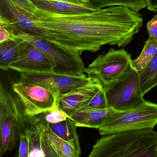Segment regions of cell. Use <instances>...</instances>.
Here are the masks:
<instances>
[{"mask_svg": "<svg viewBox=\"0 0 157 157\" xmlns=\"http://www.w3.org/2000/svg\"><path fill=\"white\" fill-rule=\"evenodd\" d=\"M14 26L13 24L6 18H5L2 15H0V27H5L10 29Z\"/></svg>", "mask_w": 157, "mask_h": 157, "instance_id": "26", "label": "cell"}, {"mask_svg": "<svg viewBox=\"0 0 157 157\" xmlns=\"http://www.w3.org/2000/svg\"><path fill=\"white\" fill-rule=\"evenodd\" d=\"M16 37L21 39L35 48L52 61L56 65L53 71L75 77H83L86 68L81 55L53 45L36 35L23 31L15 26L11 27Z\"/></svg>", "mask_w": 157, "mask_h": 157, "instance_id": "4", "label": "cell"}, {"mask_svg": "<svg viewBox=\"0 0 157 157\" xmlns=\"http://www.w3.org/2000/svg\"><path fill=\"white\" fill-rule=\"evenodd\" d=\"M4 118V114L3 110L0 101V150H1L2 128L3 124Z\"/></svg>", "mask_w": 157, "mask_h": 157, "instance_id": "28", "label": "cell"}, {"mask_svg": "<svg viewBox=\"0 0 157 157\" xmlns=\"http://www.w3.org/2000/svg\"><path fill=\"white\" fill-rule=\"evenodd\" d=\"M157 124V105L145 101L135 109L115 112L104 121L98 131L103 136L130 131L153 130Z\"/></svg>", "mask_w": 157, "mask_h": 157, "instance_id": "3", "label": "cell"}, {"mask_svg": "<svg viewBox=\"0 0 157 157\" xmlns=\"http://www.w3.org/2000/svg\"><path fill=\"white\" fill-rule=\"evenodd\" d=\"M116 111L111 108L99 109L85 107L75 112L69 118L77 127L98 129L104 121Z\"/></svg>", "mask_w": 157, "mask_h": 157, "instance_id": "13", "label": "cell"}, {"mask_svg": "<svg viewBox=\"0 0 157 157\" xmlns=\"http://www.w3.org/2000/svg\"><path fill=\"white\" fill-rule=\"evenodd\" d=\"M157 54V39L149 37L140 56L132 60V66L136 71H140L151 62Z\"/></svg>", "mask_w": 157, "mask_h": 157, "instance_id": "18", "label": "cell"}, {"mask_svg": "<svg viewBox=\"0 0 157 157\" xmlns=\"http://www.w3.org/2000/svg\"><path fill=\"white\" fill-rule=\"evenodd\" d=\"M15 38L14 33L11 28L9 30L6 28L0 27V44Z\"/></svg>", "mask_w": 157, "mask_h": 157, "instance_id": "24", "label": "cell"}, {"mask_svg": "<svg viewBox=\"0 0 157 157\" xmlns=\"http://www.w3.org/2000/svg\"><path fill=\"white\" fill-rule=\"evenodd\" d=\"M11 1L17 4L20 7L23 8L24 10L30 14H32L37 8L30 0H11Z\"/></svg>", "mask_w": 157, "mask_h": 157, "instance_id": "23", "label": "cell"}, {"mask_svg": "<svg viewBox=\"0 0 157 157\" xmlns=\"http://www.w3.org/2000/svg\"><path fill=\"white\" fill-rule=\"evenodd\" d=\"M96 9L111 6H121L139 12L147 7V0H86Z\"/></svg>", "mask_w": 157, "mask_h": 157, "instance_id": "19", "label": "cell"}, {"mask_svg": "<svg viewBox=\"0 0 157 157\" xmlns=\"http://www.w3.org/2000/svg\"><path fill=\"white\" fill-rule=\"evenodd\" d=\"M103 86L96 79L77 88L57 99V107L70 117L75 112L87 107L91 99Z\"/></svg>", "mask_w": 157, "mask_h": 157, "instance_id": "9", "label": "cell"}, {"mask_svg": "<svg viewBox=\"0 0 157 157\" xmlns=\"http://www.w3.org/2000/svg\"><path fill=\"white\" fill-rule=\"evenodd\" d=\"M12 89L25 118L32 119L58 108L56 97L40 86L18 82L12 84Z\"/></svg>", "mask_w": 157, "mask_h": 157, "instance_id": "7", "label": "cell"}, {"mask_svg": "<svg viewBox=\"0 0 157 157\" xmlns=\"http://www.w3.org/2000/svg\"><path fill=\"white\" fill-rule=\"evenodd\" d=\"M19 140L20 144L18 157H29V136L28 126L20 133Z\"/></svg>", "mask_w": 157, "mask_h": 157, "instance_id": "22", "label": "cell"}, {"mask_svg": "<svg viewBox=\"0 0 157 157\" xmlns=\"http://www.w3.org/2000/svg\"><path fill=\"white\" fill-rule=\"evenodd\" d=\"M56 68V64L52 61L29 44L27 51L8 66V69L19 73L51 72Z\"/></svg>", "mask_w": 157, "mask_h": 157, "instance_id": "10", "label": "cell"}, {"mask_svg": "<svg viewBox=\"0 0 157 157\" xmlns=\"http://www.w3.org/2000/svg\"><path fill=\"white\" fill-rule=\"evenodd\" d=\"M38 9L64 15L78 14L98 10L90 4H77L59 0H30Z\"/></svg>", "mask_w": 157, "mask_h": 157, "instance_id": "12", "label": "cell"}, {"mask_svg": "<svg viewBox=\"0 0 157 157\" xmlns=\"http://www.w3.org/2000/svg\"><path fill=\"white\" fill-rule=\"evenodd\" d=\"M138 73L140 89L144 96L157 86V56L144 69L138 72Z\"/></svg>", "mask_w": 157, "mask_h": 157, "instance_id": "17", "label": "cell"}, {"mask_svg": "<svg viewBox=\"0 0 157 157\" xmlns=\"http://www.w3.org/2000/svg\"><path fill=\"white\" fill-rule=\"evenodd\" d=\"M132 60L131 55L125 50L111 48L88 65L86 74L104 87L123 75L131 66Z\"/></svg>", "mask_w": 157, "mask_h": 157, "instance_id": "6", "label": "cell"}, {"mask_svg": "<svg viewBox=\"0 0 157 157\" xmlns=\"http://www.w3.org/2000/svg\"><path fill=\"white\" fill-rule=\"evenodd\" d=\"M87 157H157V133L145 129L103 136Z\"/></svg>", "mask_w": 157, "mask_h": 157, "instance_id": "2", "label": "cell"}, {"mask_svg": "<svg viewBox=\"0 0 157 157\" xmlns=\"http://www.w3.org/2000/svg\"><path fill=\"white\" fill-rule=\"evenodd\" d=\"M108 108L117 111L135 109L145 100L139 84L138 72L131 66L123 75L103 87Z\"/></svg>", "mask_w": 157, "mask_h": 157, "instance_id": "5", "label": "cell"}, {"mask_svg": "<svg viewBox=\"0 0 157 157\" xmlns=\"http://www.w3.org/2000/svg\"><path fill=\"white\" fill-rule=\"evenodd\" d=\"M0 13L18 28L26 30L38 37L41 36V29L35 26L32 14L11 0H0Z\"/></svg>", "mask_w": 157, "mask_h": 157, "instance_id": "11", "label": "cell"}, {"mask_svg": "<svg viewBox=\"0 0 157 157\" xmlns=\"http://www.w3.org/2000/svg\"><path fill=\"white\" fill-rule=\"evenodd\" d=\"M0 15H1V13H0Z\"/></svg>", "mask_w": 157, "mask_h": 157, "instance_id": "30", "label": "cell"}, {"mask_svg": "<svg viewBox=\"0 0 157 157\" xmlns=\"http://www.w3.org/2000/svg\"><path fill=\"white\" fill-rule=\"evenodd\" d=\"M147 28L150 37L157 39V16L153 17L147 25Z\"/></svg>", "mask_w": 157, "mask_h": 157, "instance_id": "25", "label": "cell"}, {"mask_svg": "<svg viewBox=\"0 0 157 157\" xmlns=\"http://www.w3.org/2000/svg\"><path fill=\"white\" fill-rule=\"evenodd\" d=\"M77 4H89L86 0H59Z\"/></svg>", "mask_w": 157, "mask_h": 157, "instance_id": "29", "label": "cell"}, {"mask_svg": "<svg viewBox=\"0 0 157 157\" xmlns=\"http://www.w3.org/2000/svg\"><path fill=\"white\" fill-rule=\"evenodd\" d=\"M46 124L54 134L70 144L81 153L79 137L77 132V127L70 118L68 117L65 121L57 123Z\"/></svg>", "mask_w": 157, "mask_h": 157, "instance_id": "15", "label": "cell"}, {"mask_svg": "<svg viewBox=\"0 0 157 157\" xmlns=\"http://www.w3.org/2000/svg\"><path fill=\"white\" fill-rule=\"evenodd\" d=\"M94 79L87 76H68L53 71L21 73L18 82L42 87L53 93L58 99L64 94L89 84Z\"/></svg>", "mask_w": 157, "mask_h": 157, "instance_id": "8", "label": "cell"}, {"mask_svg": "<svg viewBox=\"0 0 157 157\" xmlns=\"http://www.w3.org/2000/svg\"><path fill=\"white\" fill-rule=\"evenodd\" d=\"M42 114V119L38 120L47 124L57 123L65 121L68 118L67 115L58 108L53 109Z\"/></svg>", "mask_w": 157, "mask_h": 157, "instance_id": "20", "label": "cell"}, {"mask_svg": "<svg viewBox=\"0 0 157 157\" xmlns=\"http://www.w3.org/2000/svg\"><path fill=\"white\" fill-rule=\"evenodd\" d=\"M28 46V43L16 37L14 40L1 43L0 70L7 71L9 64L24 54Z\"/></svg>", "mask_w": 157, "mask_h": 157, "instance_id": "14", "label": "cell"}, {"mask_svg": "<svg viewBox=\"0 0 157 157\" xmlns=\"http://www.w3.org/2000/svg\"><path fill=\"white\" fill-rule=\"evenodd\" d=\"M87 107L96 109H104L108 108L106 95L103 87L91 99Z\"/></svg>", "mask_w": 157, "mask_h": 157, "instance_id": "21", "label": "cell"}, {"mask_svg": "<svg viewBox=\"0 0 157 157\" xmlns=\"http://www.w3.org/2000/svg\"><path fill=\"white\" fill-rule=\"evenodd\" d=\"M147 8L150 11L157 12V0H147Z\"/></svg>", "mask_w": 157, "mask_h": 157, "instance_id": "27", "label": "cell"}, {"mask_svg": "<svg viewBox=\"0 0 157 157\" xmlns=\"http://www.w3.org/2000/svg\"><path fill=\"white\" fill-rule=\"evenodd\" d=\"M31 16L35 26L46 32L45 41L80 55L85 51L96 52L104 45L130 44L143 22L139 12L121 6L73 15L37 8Z\"/></svg>", "mask_w": 157, "mask_h": 157, "instance_id": "1", "label": "cell"}, {"mask_svg": "<svg viewBox=\"0 0 157 157\" xmlns=\"http://www.w3.org/2000/svg\"><path fill=\"white\" fill-rule=\"evenodd\" d=\"M41 121L43 124L44 132L49 143L59 157H80V152L70 144L54 134L48 128L46 124Z\"/></svg>", "mask_w": 157, "mask_h": 157, "instance_id": "16", "label": "cell"}]
</instances>
